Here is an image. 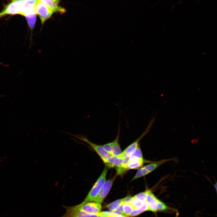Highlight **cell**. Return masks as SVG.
Instances as JSON below:
<instances>
[{"instance_id":"1","label":"cell","mask_w":217,"mask_h":217,"mask_svg":"<svg viewBox=\"0 0 217 217\" xmlns=\"http://www.w3.org/2000/svg\"><path fill=\"white\" fill-rule=\"evenodd\" d=\"M108 170L106 167L92 188L83 202L93 201L98 195L102 186L106 181V176Z\"/></svg>"},{"instance_id":"2","label":"cell","mask_w":217,"mask_h":217,"mask_svg":"<svg viewBox=\"0 0 217 217\" xmlns=\"http://www.w3.org/2000/svg\"><path fill=\"white\" fill-rule=\"evenodd\" d=\"M23 0H11L0 12V19L8 15L19 14L21 12Z\"/></svg>"},{"instance_id":"3","label":"cell","mask_w":217,"mask_h":217,"mask_svg":"<svg viewBox=\"0 0 217 217\" xmlns=\"http://www.w3.org/2000/svg\"><path fill=\"white\" fill-rule=\"evenodd\" d=\"M73 136L88 144L97 153L104 163L107 158L111 156L104 149L102 146L92 142L86 136L81 134Z\"/></svg>"},{"instance_id":"4","label":"cell","mask_w":217,"mask_h":217,"mask_svg":"<svg viewBox=\"0 0 217 217\" xmlns=\"http://www.w3.org/2000/svg\"><path fill=\"white\" fill-rule=\"evenodd\" d=\"M75 208L87 213L98 215L101 211V205L96 202H83L79 204L74 206Z\"/></svg>"},{"instance_id":"5","label":"cell","mask_w":217,"mask_h":217,"mask_svg":"<svg viewBox=\"0 0 217 217\" xmlns=\"http://www.w3.org/2000/svg\"><path fill=\"white\" fill-rule=\"evenodd\" d=\"M155 117L151 119L146 128L143 134L122 152L121 156V157L124 158L128 157L136 150L139 144V141L149 132L155 121Z\"/></svg>"},{"instance_id":"6","label":"cell","mask_w":217,"mask_h":217,"mask_svg":"<svg viewBox=\"0 0 217 217\" xmlns=\"http://www.w3.org/2000/svg\"><path fill=\"white\" fill-rule=\"evenodd\" d=\"M36 10L41 20L42 27L46 21L49 19L53 13V11L39 0L37 3Z\"/></svg>"},{"instance_id":"7","label":"cell","mask_w":217,"mask_h":217,"mask_svg":"<svg viewBox=\"0 0 217 217\" xmlns=\"http://www.w3.org/2000/svg\"><path fill=\"white\" fill-rule=\"evenodd\" d=\"M116 174L111 179L106 181L97 196L93 201L101 203L109 192L113 183L116 179Z\"/></svg>"},{"instance_id":"8","label":"cell","mask_w":217,"mask_h":217,"mask_svg":"<svg viewBox=\"0 0 217 217\" xmlns=\"http://www.w3.org/2000/svg\"><path fill=\"white\" fill-rule=\"evenodd\" d=\"M39 0H23L21 12L20 14L25 15L36 14V8Z\"/></svg>"},{"instance_id":"9","label":"cell","mask_w":217,"mask_h":217,"mask_svg":"<svg viewBox=\"0 0 217 217\" xmlns=\"http://www.w3.org/2000/svg\"><path fill=\"white\" fill-rule=\"evenodd\" d=\"M64 207L66 212L61 217H98L97 215L87 213L75 208L74 206H64Z\"/></svg>"},{"instance_id":"10","label":"cell","mask_w":217,"mask_h":217,"mask_svg":"<svg viewBox=\"0 0 217 217\" xmlns=\"http://www.w3.org/2000/svg\"><path fill=\"white\" fill-rule=\"evenodd\" d=\"M160 201L151 191L147 190L146 201L148 206L149 211L153 212H157V205Z\"/></svg>"},{"instance_id":"11","label":"cell","mask_w":217,"mask_h":217,"mask_svg":"<svg viewBox=\"0 0 217 217\" xmlns=\"http://www.w3.org/2000/svg\"><path fill=\"white\" fill-rule=\"evenodd\" d=\"M124 158L120 156H111L107 158L105 163L110 168L119 167L121 166Z\"/></svg>"},{"instance_id":"12","label":"cell","mask_w":217,"mask_h":217,"mask_svg":"<svg viewBox=\"0 0 217 217\" xmlns=\"http://www.w3.org/2000/svg\"><path fill=\"white\" fill-rule=\"evenodd\" d=\"M120 128V123H119L117 135L115 139L112 142L111 155L121 157L122 152L118 143Z\"/></svg>"},{"instance_id":"13","label":"cell","mask_w":217,"mask_h":217,"mask_svg":"<svg viewBox=\"0 0 217 217\" xmlns=\"http://www.w3.org/2000/svg\"><path fill=\"white\" fill-rule=\"evenodd\" d=\"M144 162L143 158L129 159V162L127 166V171L139 168L142 166Z\"/></svg>"},{"instance_id":"14","label":"cell","mask_w":217,"mask_h":217,"mask_svg":"<svg viewBox=\"0 0 217 217\" xmlns=\"http://www.w3.org/2000/svg\"><path fill=\"white\" fill-rule=\"evenodd\" d=\"M147 210L149 211L148 206L147 203L146 201L141 206L137 208L134 209L131 212L128 216L131 217L136 216L144 211Z\"/></svg>"},{"instance_id":"15","label":"cell","mask_w":217,"mask_h":217,"mask_svg":"<svg viewBox=\"0 0 217 217\" xmlns=\"http://www.w3.org/2000/svg\"><path fill=\"white\" fill-rule=\"evenodd\" d=\"M29 27L31 31H32L35 27L36 20V14H33L25 15V16Z\"/></svg>"},{"instance_id":"16","label":"cell","mask_w":217,"mask_h":217,"mask_svg":"<svg viewBox=\"0 0 217 217\" xmlns=\"http://www.w3.org/2000/svg\"><path fill=\"white\" fill-rule=\"evenodd\" d=\"M123 199L117 200L107 205L106 207L112 212H114L116 210L123 204Z\"/></svg>"},{"instance_id":"17","label":"cell","mask_w":217,"mask_h":217,"mask_svg":"<svg viewBox=\"0 0 217 217\" xmlns=\"http://www.w3.org/2000/svg\"><path fill=\"white\" fill-rule=\"evenodd\" d=\"M134 209V207L130 204L124 203L122 204L123 212L127 216H129Z\"/></svg>"},{"instance_id":"18","label":"cell","mask_w":217,"mask_h":217,"mask_svg":"<svg viewBox=\"0 0 217 217\" xmlns=\"http://www.w3.org/2000/svg\"><path fill=\"white\" fill-rule=\"evenodd\" d=\"M128 157L129 159L143 158L139 144L136 150Z\"/></svg>"},{"instance_id":"19","label":"cell","mask_w":217,"mask_h":217,"mask_svg":"<svg viewBox=\"0 0 217 217\" xmlns=\"http://www.w3.org/2000/svg\"><path fill=\"white\" fill-rule=\"evenodd\" d=\"M104 217H126V216L119 215L112 212L103 211L100 212L98 215Z\"/></svg>"},{"instance_id":"20","label":"cell","mask_w":217,"mask_h":217,"mask_svg":"<svg viewBox=\"0 0 217 217\" xmlns=\"http://www.w3.org/2000/svg\"><path fill=\"white\" fill-rule=\"evenodd\" d=\"M148 174L149 173L143 167H142L138 169L131 181L134 180L141 177L144 176Z\"/></svg>"},{"instance_id":"21","label":"cell","mask_w":217,"mask_h":217,"mask_svg":"<svg viewBox=\"0 0 217 217\" xmlns=\"http://www.w3.org/2000/svg\"><path fill=\"white\" fill-rule=\"evenodd\" d=\"M146 201H143L137 199H134L132 200L131 204L134 207V209L138 208L141 206Z\"/></svg>"},{"instance_id":"22","label":"cell","mask_w":217,"mask_h":217,"mask_svg":"<svg viewBox=\"0 0 217 217\" xmlns=\"http://www.w3.org/2000/svg\"><path fill=\"white\" fill-rule=\"evenodd\" d=\"M147 190L145 191L140 193L133 197L134 199H138L141 201H146Z\"/></svg>"},{"instance_id":"23","label":"cell","mask_w":217,"mask_h":217,"mask_svg":"<svg viewBox=\"0 0 217 217\" xmlns=\"http://www.w3.org/2000/svg\"><path fill=\"white\" fill-rule=\"evenodd\" d=\"M104 149L111 155L112 142L102 145ZM112 156V155H111Z\"/></svg>"},{"instance_id":"24","label":"cell","mask_w":217,"mask_h":217,"mask_svg":"<svg viewBox=\"0 0 217 217\" xmlns=\"http://www.w3.org/2000/svg\"><path fill=\"white\" fill-rule=\"evenodd\" d=\"M124 203L131 204V203L133 199V197L130 196H128L124 198H122Z\"/></svg>"},{"instance_id":"25","label":"cell","mask_w":217,"mask_h":217,"mask_svg":"<svg viewBox=\"0 0 217 217\" xmlns=\"http://www.w3.org/2000/svg\"><path fill=\"white\" fill-rule=\"evenodd\" d=\"M122 204L116 210L113 212L117 214L127 217V216L123 212L122 210Z\"/></svg>"},{"instance_id":"26","label":"cell","mask_w":217,"mask_h":217,"mask_svg":"<svg viewBox=\"0 0 217 217\" xmlns=\"http://www.w3.org/2000/svg\"><path fill=\"white\" fill-rule=\"evenodd\" d=\"M98 217H104L102 216H98Z\"/></svg>"}]
</instances>
